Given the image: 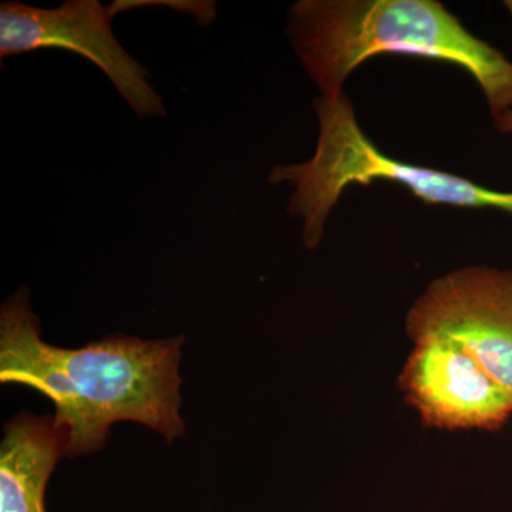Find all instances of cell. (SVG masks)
I'll return each mask as SVG.
<instances>
[{
	"instance_id": "cell-7",
	"label": "cell",
	"mask_w": 512,
	"mask_h": 512,
	"mask_svg": "<svg viewBox=\"0 0 512 512\" xmlns=\"http://www.w3.org/2000/svg\"><path fill=\"white\" fill-rule=\"evenodd\" d=\"M67 450L69 434L53 417L10 420L0 446V512H46L47 481Z\"/></svg>"
},
{
	"instance_id": "cell-5",
	"label": "cell",
	"mask_w": 512,
	"mask_h": 512,
	"mask_svg": "<svg viewBox=\"0 0 512 512\" xmlns=\"http://www.w3.org/2000/svg\"><path fill=\"white\" fill-rule=\"evenodd\" d=\"M417 340H451L512 399V268L466 266L434 279L406 316Z\"/></svg>"
},
{
	"instance_id": "cell-6",
	"label": "cell",
	"mask_w": 512,
	"mask_h": 512,
	"mask_svg": "<svg viewBox=\"0 0 512 512\" xmlns=\"http://www.w3.org/2000/svg\"><path fill=\"white\" fill-rule=\"evenodd\" d=\"M399 387L424 424L436 429L497 431L512 416L510 394L451 340H414Z\"/></svg>"
},
{
	"instance_id": "cell-2",
	"label": "cell",
	"mask_w": 512,
	"mask_h": 512,
	"mask_svg": "<svg viewBox=\"0 0 512 512\" xmlns=\"http://www.w3.org/2000/svg\"><path fill=\"white\" fill-rule=\"evenodd\" d=\"M320 97L343 94L350 74L377 55H406L456 64L483 90L493 119L512 109V62L471 35L434 0H301L286 26Z\"/></svg>"
},
{
	"instance_id": "cell-4",
	"label": "cell",
	"mask_w": 512,
	"mask_h": 512,
	"mask_svg": "<svg viewBox=\"0 0 512 512\" xmlns=\"http://www.w3.org/2000/svg\"><path fill=\"white\" fill-rule=\"evenodd\" d=\"M123 10V0L110 6L101 5L99 0H67L53 9L3 2L0 57L40 49L76 53L109 77L138 117H164V101L148 82L146 67L128 55L111 29V20Z\"/></svg>"
},
{
	"instance_id": "cell-3",
	"label": "cell",
	"mask_w": 512,
	"mask_h": 512,
	"mask_svg": "<svg viewBox=\"0 0 512 512\" xmlns=\"http://www.w3.org/2000/svg\"><path fill=\"white\" fill-rule=\"evenodd\" d=\"M319 138L315 154L302 164L276 165L269 183H289L295 191L288 212L303 220V244L318 248L330 212L350 185L392 181L430 205L494 208L512 214V191L484 187L460 175L444 173L384 154L357 123L352 101L345 93L335 100H313Z\"/></svg>"
},
{
	"instance_id": "cell-8",
	"label": "cell",
	"mask_w": 512,
	"mask_h": 512,
	"mask_svg": "<svg viewBox=\"0 0 512 512\" xmlns=\"http://www.w3.org/2000/svg\"><path fill=\"white\" fill-rule=\"evenodd\" d=\"M494 124L498 133L512 134V109L495 117Z\"/></svg>"
},
{
	"instance_id": "cell-1",
	"label": "cell",
	"mask_w": 512,
	"mask_h": 512,
	"mask_svg": "<svg viewBox=\"0 0 512 512\" xmlns=\"http://www.w3.org/2000/svg\"><path fill=\"white\" fill-rule=\"evenodd\" d=\"M183 336L141 340L109 336L82 349L47 345L20 288L0 309V380L22 384L55 404V423L69 434L67 457L106 446L117 421H136L173 441L184 433L180 416Z\"/></svg>"
}]
</instances>
